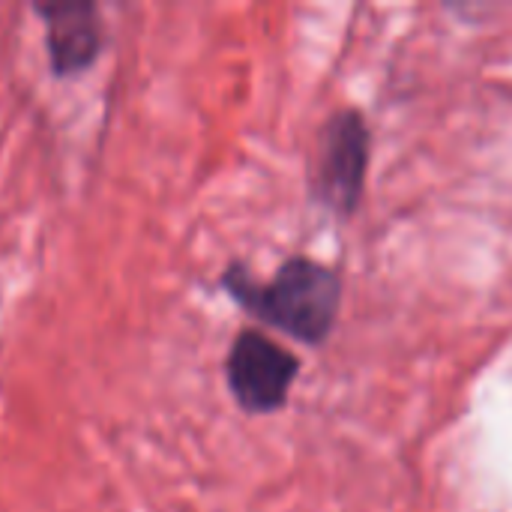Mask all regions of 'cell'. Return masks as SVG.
I'll use <instances>...</instances> for the list:
<instances>
[{"label":"cell","instance_id":"7a4b0ae2","mask_svg":"<svg viewBox=\"0 0 512 512\" xmlns=\"http://www.w3.org/2000/svg\"><path fill=\"white\" fill-rule=\"evenodd\" d=\"M372 162V129L357 108H339L318 132L312 162V198L336 219H351L366 195Z\"/></svg>","mask_w":512,"mask_h":512},{"label":"cell","instance_id":"3957f363","mask_svg":"<svg viewBox=\"0 0 512 512\" xmlns=\"http://www.w3.org/2000/svg\"><path fill=\"white\" fill-rule=\"evenodd\" d=\"M300 360L261 330H240L225 357V381L240 411L267 417L285 408Z\"/></svg>","mask_w":512,"mask_h":512},{"label":"cell","instance_id":"6da1fadb","mask_svg":"<svg viewBox=\"0 0 512 512\" xmlns=\"http://www.w3.org/2000/svg\"><path fill=\"white\" fill-rule=\"evenodd\" d=\"M219 288L261 324L318 348L330 339L342 309V273L318 258L291 255L270 282H258L246 264L234 261L219 276Z\"/></svg>","mask_w":512,"mask_h":512},{"label":"cell","instance_id":"277c9868","mask_svg":"<svg viewBox=\"0 0 512 512\" xmlns=\"http://www.w3.org/2000/svg\"><path fill=\"white\" fill-rule=\"evenodd\" d=\"M33 12L45 21L48 69L57 78L81 75L99 60L105 45V24L96 3L90 0L36 3Z\"/></svg>","mask_w":512,"mask_h":512}]
</instances>
